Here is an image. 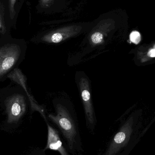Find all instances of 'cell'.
Segmentation results:
<instances>
[{"instance_id":"cell-15","label":"cell","mask_w":155,"mask_h":155,"mask_svg":"<svg viewBox=\"0 0 155 155\" xmlns=\"http://www.w3.org/2000/svg\"><path fill=\"white\" fill-rule=\"evenodd\" d=\"M155 117H154L153 119V120H152V122H151V123H150V124H149V126H149V127H147V128H148V127H150V126H151V125H152V124H153V123L154 122H155ZM147 129H146V130H147Z\"/></svg>"},{"instance_id":"cell-11","label":"cell","mask_w":155,"mask_h":155,"mask_svg":"<svg viewBox=\"0 0 155 155\" xmlns=\"http://www.w3.org/2000/svg\"><path fill=\"white\" fill-rule=\"evenodd\" d=\"M130 40L131 42L135 44H139L141 40V36L140 33L137 31L132 32L130 35Z\"/></svg>"},{"instance_id":"cell-3","label":"cell","mask_w":155,"mask_h":155,"mask_svg":"<svg viewBox=\"0 0 155 155\" xmlns=\"http://www.w3.org/2000/svg\"><path fill=\"white\" fill-rule=\"evenodd\" d=\"M21 54L20 46L14 44L5 45L0 48V78L14 67Z\"/></svg>"},{"instance_id":"cell-12","label":"cell","mask_w":155,"mask_h":155,"mask_svg":"<svg viewBox=\"0 0 155 155\" xmlns=\"http://www.w3.org/2000/svg\"><path fill=\"white\" fill-rule=\"evenodd\" d=\"M16 0H9V9L10 12V17L11 19H13L15 15V5Z\"/></svg>"},{"instance_id":"cell-5","label":"cell","mask_w":155,"mask_h":155,"mask_svg":"<svg viewBox=\"0 0 155 155\" xmlns=\"http://www.w3.org/2000/svg\"><path fill=\"white\" fill-rule=\"evenodd\" d=\"M78 87L81 94L87 120L89 125L91 127L93 126L94 125L95 121L94 112L88 79L86 77H81L78 81Z\"/></svg>"},{"instance_id":"cell-6","label":"cell","mask_w":155,"mask_h":155,"mask_svg":"<svg viewBox=\"0 0 155 155\" xmlns=\"http://www.w3.org/2000/svg\"><path fill=\"white\" fill-rule=\"evenodd\" d=\"M81 29V26L78 25L66 26L46 34L41 40L42 41L49 43H59L76 35L80 32Z\"/></svg>"},{"instance_id":"cell-14","label":"cell","mask_w":155,"mask_h":155,"mask_svg":"<svg viewBox=\"0 0 155 155\" xmlns=\"http://www.w3.org/2000/svg\"><path fill=\"white\" fill-rule=\"evenodd\" d=\"M53 0H40V3L42 7H47L50 6Z\"/></svg>"},{"instance_id":"cell-1","label":"cell","mask_w":155,"mask_h":155,"mask_svg":"<svg viewBox=\"0 0 155 155\" xmlns=\"http://www.w3.org/2000/svg\"><path fill=\"white\" fill-rule=\"evenodd\" d=\"M56 114L49 115V117L59 127L67 141L70 151L74 153L80 146L79 134L74 120L64 106L58 104L56 107Z\"/></svg>"},{"instance_id":"cell-2","label":"cell","mask_w":155,"mask_h":155,"mask_svg":"<svg viewBox=\"0 0 155 155\" xmlns=\"http://www.w3.org/2000/svg\"><path fill=\"white\" fill-rule=\"evenodd\" d=\"M138 114L137 112L134 113L128 117L115 135L104 155H117L127 144L133 133L135 119Z\"/></svg>"},{"instance_id":"cell-10","label":"cell","mask_w":155,"mask_h":155,"mask_svg":"<svg viewBox=\"0 0 155 155\" xmlns=\"http://www.w3.org/2000/svg\"><path fill=\"white\" fill-rule=\"evenodd\" d=\"M105 27L103 31L102 29H97L91 35L89 38V42L91 45L93 46H95L102 44L104 41L105 35L109 30L108 28L107 29Z\"/></svg>"},{"instance_id":"cell-9","label":"cell","mask_w":155,"mask_h":155,"mask_svg":"<svg viewBox=\"0 0 155 155\" xmlns=\"http://www.w3.org/2000/svg\"><path fill=\"white\" fill-rule=\"evenodd\" d=\"M8 78L12 79V81L18 83L19 84L21 85V86L23 87L25 90V91L27 92V95H28V97H29L30 102H31V106L32 110L38 111L46 119L43 109L40 106L36 104L32 97L28 93V92H27V90H26V82H25L26 79H25V77L21 71V70H19V69H17V68L15 69L13 71H12L8 75Z\"/></svg>"},{"instance_id":"cell-7","label":"cell","mask_w":155,"mask_h":155,"mask_svg":"<svg viewBox=\"0 0 155 155\" xmlns=\"http://www.w3.org/2000/svg\"><path fill=\"white\" fill-rule=\"evenodd\" d=\"M133 53L134 60L138 65H148L155 62V42L148 45H142L136 48Z\"/></svg>"},{"instance_id":"cell-8","label":"cell","mask_w":155,"mask_h":155,"mask_svg":"<svg viewBox=\"0 0 155 155\" xmlns=\"http://www.w3.org/2000/svg\"><path fill=\"white\" fill-rule=\"evenodd\" d=\"M48 138L45 150L50 149L59 152L61 155H69L63 145L58 132L47 123Z\"/></svg>"},{"instance_id":"cell-13","label":"cell","mask_w":155,"mask_h":155,"mask_svg":"<svg viewBox=\"0 0 155 155\" xmlns=\"http://www.w3.org/2000/svg\"><path fill=\"white\" fill-rule=\"evenodd\" d=\"M2 11L0 8V33H3L5 31V27L4 22L3 15L2 14Z\"/></svg>"},{"instance_id":"cell-4","label":"cell","mask_w":155,"mask_h":155,"mask_svg":"<svg viewBox=\"0 0 155 155\" xmlns=\"http://www.w3.org/2000/svg\"><path fill=\"white\" fill-rule=\"evenodd\" d=\"M7 116V122L16 123L24 115L26 111L25 97L22 95L15 94L9 97L5 102Z\"/></svg>"}]
</instances>
